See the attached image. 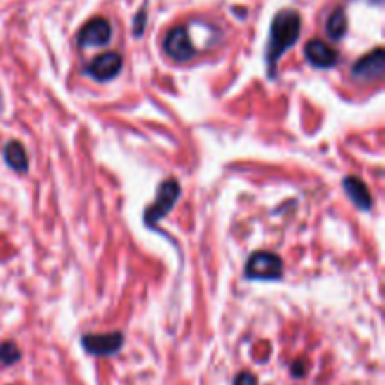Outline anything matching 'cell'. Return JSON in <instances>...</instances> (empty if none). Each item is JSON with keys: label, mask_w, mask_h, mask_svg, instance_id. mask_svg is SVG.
<instances>
[{"label": "cell", "mask_w": 385, "mask_h": 385, "mask_svg": "<svg viewBox=\"0 0 385 385\" xmlns=\"http://www.w3.org/2000/svg\"><path fill=\"white\" fill-rule=\"evenodd\" d=\"M163 51L170 55L171 59L177 62H187L194 59L196 55V47L192 43L190 32L187 27H175L171 29L166 38H163Z\"/></svg>", "instance_id": "obj_4"}, {"label": "cell", "mask_w": 385, "mask_h": 385, "mask_svg": "<svg viewBox=\"0 0 385 385\" xmlns=\"http://www.w3.org/2000/svg\"><path fill=\"white\" fill-rule=\"evenodd\" d=\"M81 344L90 356L109 357L121 351L124 344V335L117 333V331L105 335H85L81 339Z\"/></svg>", "instance_id": "obj_5"}, {"label": "cell", "mask_w": 385, "mask_h": 385, "mask_svg": "<svg viewBox=\"0 0 385 385\" xmlns=\"http://www.w3.org/2000/svg\"><path fill=\"white\" fill-rule=\"evenodd\" d=\"M123 70V59L119 53L107 51L102 53L100 57L87 66V76H90L96 81H112L119 76V72Z\"/></svg>", "instance_id": "obj_8"}, {"label": "cell", "mask_w": 385, "mask_h": 385, "mask_svg": "<svg viewBox=\"0 0 385 385\" xmlns=\"http://www.w3.org/2000/svg\"><path fill=\"white\" fill-rule=\"evenodd\" d=\"M284 263L273 252H254L245 265V276L250 281H281Z\"/></svg>", "instance_id": "obj_3"}, {"label": "cell", "mask_w": 385, "mask_h": 385, "mask_svg": "<svg viewBox=\"0 0 385 385\" xmlns=\"http://www.w3.org/2000/svg\"><path fill=\"white\" fill-rule=\"evenodd\" d=\"M113 30L109 21L104 18H94L85 23L77 34V43L81 47H102L112 41Z\"/></svg>", "instance_id": "obj_6"}, {"label": "cell", "mask_w": 385, "mask_h": 385, "mask_svg": "<svg viewBox=\"0 0 385 385\" xmlns=\"http://www.w3.org/2000/svg\"><path fill=\"white\" fill-rule=\"evenodd\" d=\"M342 187H344L346 196L351 199V203L359 207L361 210H370L372 209V196L368 192L367 184L359 179V177L348 175L342 182Z\"/></svg>", "instance_id": "obj_10"}, {"label": "cell", "mask_w": 385, "mask_h": 385, "mask_svg": "<svg viewBox=\"0 0 385 385\" xmlns=\"http://www.w3.org/2000/svg\"><path fill=\"white\" fill-rule=\"evenodd\" d=\"M325 32L331 40H342L348 32V18H346L344 8H337L329 15L325 25Z\"/></svg>", "instance_id": "obj_12"}, {"label": "cell", "mask_w": 385, "mask_h": 385, "mask_svg": "<svg viewBox=\"0 0 385 385\" xmlns=\"http://www.w3.org/2000/svg\"><path fill=\"white\" fill-rule=\"evenodd\" d=\"M181 198V184L175 179H168L158 187V194L154 203L147 209L143 220L149 228H154L162 218L170 215L171 209L175 207V203Z\"/></svg>", "instance_id": "obj_2"}, {"label": "cell", "mask_w": 385, "mask_h": 385, "mask_svg": "<svg viewBox=\"0 0 385 385\" xmlns=\"http://www.w3.org/2000/svg\"><path fill=\"white\" fill-rule=\"evenodd\" d=\"M301 36V15L295 10H282L274 15L269 32L267 49H265V62H267L269 76L276 74V62L284 57L297 43Z\"/></svg>", "instance_id": "obj_1"}, {"label": "cell", "mask_w": 385, "mask_h": 385, "mask_svg": "<svg viewBox=\"0 0 385 385\" xmlns=\"http://www.w3.org/2000/svg\"><path fill=\"white\" fill-rule=\"evenodd\" d=\"M385 72V55L384 49H374L363 59H359L356 65L351 66V74L359 81H376L381 79Z\"/></svg>", "instance_id": "obj_7"}, {"label": "cell", "mask_w": 385, "mask_h": 385, "mask_svg": "<svg viewBox=\"0 0 385 385\" xmlns=\"http://www.w3.org/2000/svg\"><path fill=\"white\" fill-rule=\"evenodd\" d=\"M145 23H147V12H145V8H143V10L137 13V18H135V23H134V32H135V36H137V38L143 34Z\"/></svg>", "instance_id": "obj_15"}, {"label": "cell", "mask_w": 385, "mask_h": 385, "mask_svg": "<svg viewBox=\"0 0 385 385\" xmlns=\"http://www.w3.org/2000/svg\"><path fill=\"white\" fill-rule=\"evenodd\" d=\"M304 372H306V365L303 361H295L292 365V374L293 376H297V378H303Z\"/></svg>", "instance_id": "obj_16"}, {"label": "cell", "mask_w": 385, "mask_h": 385, "mask_svg": "<svg viewBox=\"0 0 385 385\" xmlns=\"http://www.w3.org/2000/svg\"><path fill=\"white\" fill-rule=\"evenodd\" d=\"M4 160H6V163L13 171L23 173V171L29 170V156H27V151H25V147L19 141L6 143V147H4Z\"/></svg>", "instance_id": "obj_11"}, {"label": "cell", "mask_w": 385, "mask_h": 385, "mask_svg": "<svg viewBox=\"0 0 385 385\" xmlns=\"http://www.w3.org/2000/svg\"><path fill=\"white\" fill-rule=\"evenodd\" d=\"M234 385H259L257 378L252 372H241L237 374V378L234 379Z\"/></svg>", "instance_id": "obj_14"}, {"label": "cell", "mask_w": 385, "mask_h": 385, "mask_svg": "<svg viewBox=\"0 0 385 385\" xmlns=\"http://www.w3.org/2000/svg\"><path fill=\"white\" fill-rule=\"evenodd\" d=\"M304 57L309 60V65L320 70H329L333 66L339 65V53L337 49L325 43L323 40H312L304 46Z\"/></svg>", "instance_id": "obj_9"}, {"label": "cell", "mask_w": 385, "mask_h": 385, "mask_svg": "<svg viewBox=\"0 0 385 385\" xmlns=\"http://www.w3.org/2000/svg\"><path fill=\"white\" fill-rule=\"evenodd\" d=\"M21 359V350L15 342H2L0 344V363L2 365H15Z\"/></svg>", "instance_id": "obj_13"}]
</instances>
